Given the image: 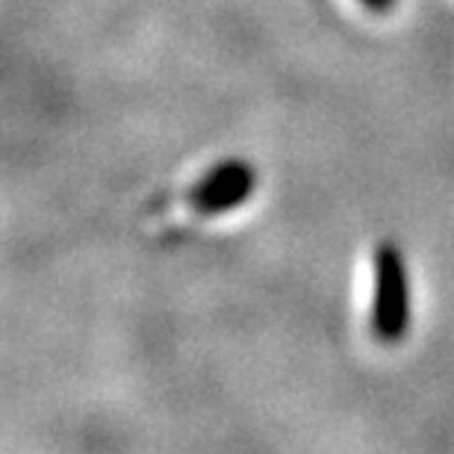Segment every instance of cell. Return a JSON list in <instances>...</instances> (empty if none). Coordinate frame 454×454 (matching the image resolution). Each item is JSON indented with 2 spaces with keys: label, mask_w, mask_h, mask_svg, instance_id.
<instances>
[{
  "label": "cell",
  "mask_w": 454,
  "mask_h": 454,
  "mask_svg": "<svg viewBox=\"0 0 454 454\" xmlns=\"http://www.w3.org/2000/svg\"><path fill=\"white\" fill-rule=\"evenodd\" d=\"M375 289H372V333L378 342L395 345L411 331V278L398 245L384 242L372 254Z\"/></svg>",
  "instance_id": "obj_1"
},
{
  "label": "cell",
  "mask_w": 454,
  "mask_h": 454,
  "mask_svg": "<svg viewBox=\"0 0 454 454\" xmlns=\"http://www.w3.org/2000/svg\"><path fill=\"white\" fill-rule=\"evenodd\" d=\"M257 189V171L248 160H222L189 189V204L201 215H222L242 207Z\"/></svg>",
  "instance_id": "obj_2"
},
{
  "label": "cell",
  "mask_w": 454,
  "mask_h": 454,
  "mask_svg": "<svg viewBox=\"0 0 454 454\" xmlns=\"http://www.w3.org/2000/svg\"><path fill=\"white\" fill-rule=\"evenodd\" d=\"M363 6L369 9V12H375V15H387L389 9L395 6V0H360Z\"/></svg>",
  "instance_id": "obj_3"
}]
</instances>
